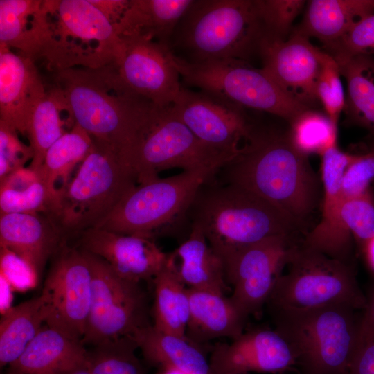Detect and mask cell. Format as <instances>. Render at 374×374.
<instances>
[{
    "instance_id": "obj_2",
    "label": "cell",
    "mask_w": 374,
    "mask_h": 374,
    "mask_svg": "<svg viewBox=\"0 0 374 374\" xmlns=\"http://www.w3.org/2000/svg\"><path fill=\"white\" fill-rule=\"evenodd\" d=\"M215 175L218 181L267 201L300 227L319 204V180L308 157L294 147L286 133L257 128L241 152Z\"/></svg>"
},
{
    "instance_id": "obj_30",
    "label": "cell",
    "mask_w": 374,
    "mask_h": 374,
    "mask_svg": "<svg viewBox=\"0 0 374 374\" xmlns=\"http://www.w3.org/2000/svg\"><path fill=\"white\" fill-rule=\"evenodd\" d=\"M42 0H0V44L40 58Z\"/></svg>"
},
{
    "instance_id": "obj_3",
    "label": "cell",
    "mask_w": 374,
    "mask_h": 374,
    "mask_svg": "<svg viewBox=\"0 0 374 374\" xmlns=\"http://www.w3.org/2000/svg\"><path fill=\"white\" fill-rule=\"evenodd\" d=\"M198 226L224 266L238 251L269 237L293 235L300 226L255 194L218 181L215 175L197 190L186 215Z\"/></svg>"
},
{
    "instance_id": "obj_26",
    "label": "cell",
    "mask_w": 374,
    "mask_h": 374,
    "mask_svg": "<svg viewBox=\"0 0 374 374\" xmlns=\"http://www.w3.org/2000/svg\"><path fill=\"white\" fill-rule=\"evenodd\" d=\"M169 254L179 278L188 288L224 294L227 281L223 262L198 226L191 224L186 239Z\"/></svg>"
},
{
    "instance_id": "obj_14",
    "label": "cell",
    "mask_w": 374,
    "mask_h": 374,
    "mask_svg": "<svg viewBox=\"0 0 374 374\" xmlns=\"http://www.w3.org/2000/svg\"><path fill=\"white\" fill-rule=\"evenodd\" d=\"M170 109L199 141L229 161L241 152L257 129L245 108L202 90L182 87Z\"/></svg>"
},
{
    "instance_id": "obj_48",
    "label": "cell",
    "mask_w": 374,
    "mask_h": 374,
    "mask_svg": "<svg viewBox=\"0 0 374 374\" xmlns=\"http://www.w3.org/2000/svg\"><path fill=\"white\" fill-rule=\"evenodd\" d=\"M1 280V305L0 310L1 314L6 312L12 306L11 303L12 301V288L9 283L2 276H0Z\"/></svg>"
},
{
    "instance_id": "obj_34",
    "label": "cell",
    "mask_w": 374,
    "mask_h": 374,
    "mask_svg": "<svg viewBox=\"0 0 374 374\" xmlns=\"http://www.w3.org/2000/svg\"><path fill=\"white\" fill-rule=\"evenodd\" d=\"M0 365L15 362L46 324V313L41 295L12 306L1 314Z\"/></svg>"
},
{
    "instance_id": "obj_46",
    "label": "cell",
    "mask_w": 374,
    "mask_h": 374,
    "mask_svg": "<svg viewBox=\"0 0 374 374\" xmlns=\"http://www.w3.org/2000/svg\"><path fill=\"white\" fill-rule=\"evenodd\" d=\"M346 374H374V342L357 350Z\"/></svg>"
},
{
    "instance_id": "obj_40",
    "label": "cell",
    "mask_w": 374,
    "mask_h": 374,
    "mask_svg": "<svg viewBox=\"0 0 374 374\" xmlns=\"http://www.w3.org/2000/svg\"><path fill=\"white\" fill-rule=\"evenodd\" d=\"M265 35L287 39L293 21L307 3L303 0H256Z\"/></svg>"
},
{
    "instance_id": "obj_6",
    "label": "cell",
    "mask_w": 374,
    "mask_h": 374,
    "mask_svg": "<svg viewBox=\"0 0 374 374\" xmlns=\"http://www.w3.org/2000/svg\"><path fill=\"white\" fill-rule=\"evenodd\" d=\"M289 344L299 374H346L357 352L359 319L345 305L268 310Z\"/></svg>"
},
{
    "instance_id": "obj_36",
    "label": "cell",
    "mask_w": 374,
    "mask_h": 374,
    "mask_svg": "<svg viewBox=\"0 0 374 374\" xmlns=\"http://www.w3.org/2000/svg\"><path fill=\"white\" fill-rule=\"evenodd\" d=\"M290 142L301 154L322 155L337 144V124L325 113L308 109L290 124Z\"/></svg>"
},
{
    "instance_id": "obj_4",
    "label": "cell",
    "mask_w": 374,
    "mask_h": 374,
    "mask_svg": "<svg viewBox=\"0 0 374 374\" xmlns=\"http://www.w3.org/2000/svg\"><path fill=\"white\" fill-rule=\"evenodd\" d=\"M123 42L89 0H42L40 59L51 71L117 64Z\"/></svg>"
},
{
    "instance_id": "obj_49",
    "label": "cell",
    "mask_w": 374,
    "mask_h": 374,
    "mask_svg": "<svg viewBox=\"0 0 374 374\" xmlns=\"http://www.w3.org/2000/svg\"><path fill=\"white\" fill-rule=\"evenodd\" d=\"M363 248L367 262L371 268L374 271V237Z\"/></svg>"
},
{
    "instance_id": "obj_5",
    "label": "cell",
    "mask_w": 374,
    "mask_h": 374,
    "mask_svg": "<svg viewBox=\"0 0 374 374\" xmlns=\"http://www.w3.org/2000/svg\"><path fill=\"white\" fill-rule=\"evenodd\" d=\"M265 29L256 0H194L172 37V51L188 62L237 59L258 53ZM183 60V59H182Z\"/></svg>"
},
{
    "instance_id": "obj_50",
    "label": "cell",
    "mask_w": 374,
    "mask_h": 374,
    "mask_svg": "<svg viewBox=\"0 0 374 374\" xmlns=\"http://www.w3.org/2000/svg\"><path fill=\"white\" fill-rule=\"evenodd\" d=\"M62 374H90L89 369L87 366V363L69 371L63 373Z\"/></svg>"
},
{
    "instance_id": "obj_20",
    "label": "cell",
    "mask_w": 374,
    "mask_h": 374,
    "mask_svg": "<svg viewBox=\"0 0 374 374\" xmlns=\"http://www.w3.org/2000/svg\"><path fill=\"white\" fill-rule=\"evenodd\" d=\"M80 246L81 249L105 260L121 278L138 283L152 282L168 256L152 237L96 227L81 233Z\"/></svg>"
},
{
    "instance_id": "obj_19",
    "label": "cell",
    "mask_w": 374,
    "mask_h": 374,
    "mask_svg": "<svg viewBox=\"0 0 374 374\" xmlns=\"http://www.w3.org/2000/svg\"><path fill=\"white\" fill-rule=\"evenodd\" d=\"M320 157L323 186L321 220L301 243L329 257L348 262L352 236L341 222L340 208L344 174L356 154L344 152L336 144Z\"/></svg>"
},
{
    "instance_id": "obj_25",
    "label": "cell",
    "mask_w": 374,
    "mask_h": 374,
    "mask_svg": "<svg viewBox=\"0 0 374 374\" xmlns=\"http://www.w3.org/2000/svg\"><path fill=\"white\" fill-rule=\"evenodd\" d=\"M193 1L130 0L115 30L121 38H141L170 46L177 26Z\"/></svg>"
},
{
    "instance_id": "obj_47",
    "label": "cell",
    "mask_w": 374,
    "mask_h": 374,
    "mask_svg": "<svg viewBox=\"0 0 374 374\" xmlns=\"http://www.w3.org/2000/svg\"><path fill=\"white\" fill-rule=\"evenodd\" d=\"M114 27L127 10L130 0H89Z\"/></svg>"
},
{
    "instance_id": "obj_12",
    "label": "cell",
    "mask_w": 374,
    "mask_h": 374,
    "mask_svg": "<svg viewBox=\"0 0 374 374\" xmlns=\"http://www.w3.org/2000/svg\"><path fill=\"white\" fill-rule=\"evenodd\" d=\"M229 160L214 151L172 112L157 107L130 158L137 184L159 177L168 169L207 170L214 173Z\"/></svg>"
},
{
    "instance_id": "obj_51",
    "label": "cell",
    "mask_w": 374,
    "mask_h": 374,
    "mask_svg": "<svg viewBox=\"0 0 374 374\" xmlns=\"http://www.w3.org/2000/svg\"><path fill=\"white\" fill-rule=\"evenodd\" d=\"M281 374H284V373H281Z\"/></svg>"
},
{
    "instance_id": "obj_43",
    "label": "cell",
    "mask_w": 374,
    "mask_h": 374,
    "mask_svg": "<svg viewBox=\"0 0 374 374\" xmlns=\"http://www.w3.org/2000/svg\"><path fill=\"white\" fill-rule=\"evenodd\" d=\"M374 183V145L363 154H356L342 179L343 199L359 195L371 189Z\"/></svg>"
},
{
    "instance_id": "obj_24",
    "label": "cell",
    "mask_w": 374,
    "mask_h": 374,
    "mask_svg": "<svg viewBox=\"0 0 374 374\" xmlns=\"http://www.w3.org/2000/svg\"><path fill=\"white\" fill-rule=\"evenodd\" d=\"M87 350L82 340L45 324L6 374H62L86 364Z\"/></svg>"
},
{
    "instance_id": "obj_35",
    "label": "cell",
    "mask_w": 374,
    "mask_h": 374,
    "mask_svg": "<svg viewBox=\"0 0 374 374\" xmlns=\"http://www.w3.org/2000/svg\"><path fill=\"white\" fill-rule=\"evenodd\" d=\"M55 202L39 171L29 166L0 180V214L46 213L51 216Z\"/></svg>"
},
{
    "instance_id": "obj_44",
    "label": "cell",
    "mask_w": 374,
    "mask_h": 374,
    "mask_svg": "<svg viewBox=\"0 0 374 374\" xmlns=\"http://www.w3.org/2000/svg\"><path fill=\"white\" fill-rule=\"evenodd\" d=\"M0 276L9 283L12 290L20 292L34 288L39 280L28 262L3 247L0 248Z\"/></svg>"
},
{
    "instance_id": "obj_1",
    "label": "cell",
    "mask_w": 374,
    "mask_h": 374,
    "mask_svg": "<svg viewBox=\"0 0 374 374\" xmlns=\"http://www.w3.org/2000/svg\"><path fill=\"white\" fill-rule=\"evenodd\" d=\"M75 122L130 166L132 152L157 106L130 89L116 65L53 71Z\"/></svg>"
},
{
    "instance_id": "obj_45",
    "label": "cell",
    "mask_w": 374,
    "mask_h": 374,
    "mask_svg": "<svg viewBox=\"0 0 374 374\" xmlns=\"http://www.w3.org/2000/svg\"><path fill=\"white\" fill-rule=\"evenodd\" d=\"M374 342V290L366 299L364 314L359 318L357 349Z\"/></svg>"
},
{
    "instance_id": "obj_52",
    "label": "cell",
    "mask_w": 374,
    "mask_h": 374,
    "mask_svg": "<svg viewBox=\"0 0 374 374\" xmlns=\"http://www.w3.org/2000/svg\"><path fill=\"white\" fill-rule=\"evenodd\" d=\"M374 184V183H373Z\"/></svg>"
},
{
    "instance_id": "obj_37",
    "label": "cell",
    "mask_w": 374,
    "mask_h": 374,
    "mask_svg": "<svg viewBox=\"0 0 374 374\" xmlns=\"http://www.w3.org/2000/svg\"><path fill=\"white\" fill-rule=\"evenodd\" d=\"M137 348L132 340L92 347L87 350V366L90 374H146L135 355Z\"/></svg>"
},
{
    "instance_id": "obj_10",
    "label": "cell",
    "mask_w": 374,
    "mask_h": 374,
    "mask_svg": "<svg viewBox=\"0 0 374 374\" xmlns=\"http://www.w3.org/2000/svg\"><path fill=\"white\" fill-rule=\"evenodd\" d=\"M215 175L182 171L137 184L96 228L154 238L159 231L186 216L199 188Z\"/></svg>"
},
{
    "instance_id": "obj_8",
    "label": "cell",
    "mask_w": 374,
    "mask_h": 374,
    "mask_svg": "<svg viewBox=\"0 0 374 374\" xmlns=\"http://www.w3.org/2000/svg\"><path fill=\"white\" fill-rule=\"evenodd\" d=\"M287 271L276 281L266 304L271 309H314L345 305L364 309L366 299L349 262L295 243Z\"/></svg>"
},
{
    "instance_id": "obj_13",
    "label": "cell",
    "mask_w": 374,
    "mask_h": 374,
    "mask_svg": "<svg viewBox=\"0 0 374 374\" xmlns=\"http://www.w3.org/2000/svg\"><path fill=\"white\" fill-rule=\"evenodd\" d=\"M92 271L84 251L62 246L40 294L46 325L82 341L89 313Z\"/></svg>"
},
{
    "instance_id": "obj_42",
    "label": "cell",
    "mask_w": 374,
    "mask_h": 374,
    "mask_svg": "<svg viewBox=\"0 0 374 374\" xmlns=\"http://www.w3.org/2000/svg\"><path fill=\"white\" fill-rule=\"evenodd\" d=\"M18 132L0 121V180L14 171L26 167L33 158L30 145H26L18 136Z\"/></svg>"
},
{
    "instance_id": "obj_16",
    "label": "cell",
    "mask_w": 374,
    "mask_h": 374,
    "mask_svg": "<svg viewBox=\"0 0 374 374\" xmlns=\"http://www.w3.org/2000/svg\"><path fill=\"white\" fill-rule=\"evenodd\" d=\"M123 51L116 64L123 82L159 107L171 106L182 86L168 45L141 38H121Z\"/></svg>"
},
{
    "instance_id": "obj_22",
    "label": "cell",
    "mask_w": 374,
    "mask_h": 374,
    "mask_svg": "<svg viewBox=\"0 0 374 374\" xmlns=\"http://www.w3.org/2000/svg\"><path fill=\"white\" fill-rule=\"evenodd\" d=\"M62 231L51 219L39 213L0 215V247L28 262L40 277L48 260L60 247Z\"/></svg>"
},
{
    "instance_id": "obj_21",
    "label": "cell",
    "mask_w": 374,
    "mask_h": 374,
    "mask_svg": "<svg viewBox=\"0 0 374 374\" xmlns=\"http://www.w3.org/2000/svg\"><path fill=\"white\" fill-rule=\"evenodd\" d=\"M46 90L35 62L0 44V121L26 136L30 118Z\"/></svg>"
},
{
    "instance_id": "obj_38",
    "label": "cell",
    "mask_w": 374,
    "mask_h": 374,
    "mask_svg": "<svg viewBox=\"0 0 374 374\" xmlns=\"http://www.w3.org/2000/svg\"><path fill=\"white\" fill-rule=\"evenodd\" d=\"M320 60L321 69L316 88L317 98L325 113L337 124L346 101L339 66L332 55L321 49Z\"/></svg>"
},
{
    "instance_id": "obj_32",
    "label": "cell",
    "mask_w": 374,
    "mask_h": 374,
    "mask_svg": "<svg viewBox=\"0 0 374 374\" xmlns=\"http://www.w3.org/2000/svg\"><path fill=\"white\" fill-rule=\"evenodd\" d=\"M152 283L153 326L168 333L186 337L190 306L188 288L179 278L169 253L164 267Z\"/></svg>"
},
{
    "instance_id": "obj_31",
    "label": "cell",
    "mask_w": 374,
    "mask_h": 374,
    "mask_svg": "<svg viewBox=\"0 0 374 374\" xmlns=\"http://www.w3.org/2000/svg\"><path fill=\"white\" fill-rule=\"evenodd\" d=\"M93 144L92 137L80 125L57 139L47 150L44 162L37 170L54 202L55 213L59 200L71 181V175L78 164L86 158Z\"/></svg>"
},
{
    "instance_id": "obj_18",
    "label": "cell",
    "mask_w": 374,
    "mask_h": 374,
    "mask_svg": "<svg viewBox=\"0 0 374 374\" xmlns=\"http://www.w3.org/2000/svg\"><path fill=\"white\" fill-rule=\"evenodd\" d=\"M208 361L212 374H281L296 366L291 347L274 329H253L231 343H217Z\"/></svg>"
},
{
    "instance_id": "obj_9",
    "label": "cell",
    "mask_w": 374,
    "mask_h": 374,
    "mask_svg": "<svg viewBox=\"0 0 374 374\" xmlns=\"http://www.w3.org/2000/svg\"><path fill=\"white\" fill-rule=\"evenodd\" d=\"M180 77L188 85L215 94L244 108L265 112L290 124L312 109L287 95L261 69L237 59L192 63L174 54Z\"/></svg>"
},
{
    "instance_id": "obj_11",
    "label": "cell",
    "mask_w": 374,
    "mask_h": 374,
    "mask_svg": "<svg viewBox=\"0 0 374 374\" xmlns=\"http://www.w3.org/2000/svg\"><path fill=\"white\" fill-rule=\"evenodd\" d=\"M85 253L92 291L83 344L96 347L136 341L139 332L151 325L145 293L140 283L121 278L102 258Z\"/></svg>"
},
{
    "instance_id": "obj_39",
    "label": "cell",
    "mask_w": 374,
    "mask_h": 374,
    "mask_svg": "<svg viewBox=\"0 0 374 374\" xmlns=\"http://www.w3.org/2000/svg\"><path fill=\"white\" fill-rule=\"evenodd\" d=\"M340 217L347 232L364 247L374 237V195L371 188L343 199Z\"/></svg>"
},
{
    "instance_id": "obj_15",
    "label": "cell",
    "mask_w": 374,
    "mask_h": 374,
    "mask_svg": "<svg viewBox=\"0 0 374 374\" xmlns=\"http://www.w3.org/2000/svg\"><path fill=\"white\" fill-rule=\"evenodd\" d=\"M292 235L267 238L238 251L224 264L230 298L247 317L260 312L286 266Z\"/></svg>"
},
{
    "instance_id": "obj_7",
    "label": "cell",
    "mask_w": 374,
    "mask_h": 374,
    "mask_svg": "<svg viewBox=\"0 0 374 374\" xmlns=\"http://www.w3.org/2000/svg\"><path fill=\"white\" fill-rule=\"evenodd\" d=\"M136 184L132 168L113 150L93 140L61 195L52 220L62 232L82 233L94 228Z\"/></svg>"
},
{
    "instance_id": "obj_23",
    "label": "cell",
    "mask_w": 374,
    "mask_h": 374,
    "mask_svg": "<svg viewBox=\"0 0 374 374\" xmlns=\"http://www.w3.org/2000/svg\"><path fill=\"white\" fill-rule=\"evenodd\" d=\"M189 317L186 337L203 345L219 338L234 339L244 332L248 318L230 296L213 291L188 288Z\"/></svg>"
},
{
    "instance_id": "obj_41",
    "label": "cell",
    "mask_w": 374,
    "mask_h": 374,
    "mask_svg": "<svg viewBox=\"0 0 374 374\" xmlns=\"http://www.w3.org/2000/svg\"><path fill=\"white\" fill-rule=\"evenodd\" d=\"M337 62L374 53V13L362 19L337 40L324 46Z\"/></svg>"
},
{
    "instance_id": "obj_28",
    "label": "cell",
    "mask_w": 374,
    "mask_h": 374,
    "mask_svg": "<svg viewBox=\"0 0 374 374\" xmlns=\"http://www.w3.org/2000/svg\"><path fill=\"white\" fill-rule=\"evenodd\" d=\"M136 342L145 361L158 369L183 374H212L202 348L186 337L161 331L151 324L139 332Z\"/></svg>"
},
{
    "instance_id": "obj_33",
    "label": "cell",
    "mask_w": 374,
    "mask_h": 374,
    "mask_svg": "<svg viewBox=\"0 0 374 374\" xmlns=\"http://www.w3.org/2000/svg\"><path fill=\"white\" fill-rule=\"evenodd\" d=\"M337 62L346 83L347 121L374 136V57L359 55Z\"/></svg>"
},
{
    "instance_id": "obj_27",
    "label": "cell",
    "mask_w": 374,
    "mask_h": 374,
    "mask_svg": "<svg viewBox=\"0 0 374 374\" xmlns=\"http://www.w3.org/2000/svg\"><path fill=\"white\" fill-rule=\"evenodd\" d=\"M306 4L301 22L292 32L317 38L323 46L374 13V0H311Z\"/></svg>"
},
{
    "instance_id": "obj_17",
    "label": "cell",
    "mask_w": 374,
    "mask_h": 374,
    "mask_svg": "<svg viewBox=\"0 0 374 374\" xmlns=\"http://www.w3.org/2000/svg\"><path fill=\"white\" fill-rule=\"evenodd\" d=\"M320 51L308 37L292 32L285 40L264 35L258 53L262 69L279 87L297 102L312 108L318 101Z\"/></svg>"
},
{
    "instance_id": "obj_29",
    "label": "cell",
    "mask_w": 374,
    "mask_h": 374,
    "mask_svg": "<svg viewBox=\"0 0 374 374\" xmlns=\"http://www.w3.org/2000/svg\"><path fill=\"white\" fill-rule=\"evenodd\" d=\"M75 124L72 112L62 91L55 84L48 87L27 127L26 136L33 151V158L28 166L38 170L49 148Z\"/></svg>"
}]
</instances>
